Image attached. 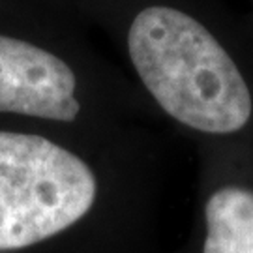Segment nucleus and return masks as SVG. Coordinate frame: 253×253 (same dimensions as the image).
Wrapping results in <instances>:
<instances>
[{
    "mask_svg": "<svg viewBox=\"0 0 253 253\" xmlns=\"http://www.w3.org/2000/svg\"><path fill=\"white\" fill-rule=\"evenodd\" d=\"M203 253H253V190L223 186L205 207Z\"/></svg>",
    "mask_w": 253,
    "mask_h": 253,
    "instance_id": "nucleus-4",
    "label": "nucleus"
},
{
    "mask_svg": "<svg viewBox=\"0 0 253 253\" xmlns=\"http://www.w3.org/2000/svg\"><path fill=\"white\" fill-rule=\"evenodd\" d=\"M79 75L62 54L0 34V113L73 122L83 111Z\"/></svg>",
    "mask_w": 253,
    "mask_h": 253,
    "instance_id": "nucleus-3",
    "label": "nucleus"
},
{
    "mask_svg": "<svg viewBox=\"0 0 253 253\" xmlns=\"http://www.w3.org/2000/svg\"><path fill=\"white\" fill-rule=\"evenodd\" d=\"M117 36L139 81L182 126L233 135L253 115V96L233 51V30L197 0H122Z\"/></svg>",
    "mask_w": 253,
    "mask_h": 253,
    "instance_id": "nucleus-1",
    "label": "nucleus"
},
{
    "mask_svg": "<svg viewBox=\"0 0 253 253\" xmlns=\"http://www.w3.org/2000/svg\"><path fill=\"white\" fill-rule=\"evenodd\" d=\"M98 182L66 146L34 133L0 131V252L62 233L92 208Z\"/></svg>",
    "mask_w": 253,
    "mask_h": 253,
    "instance_id": "nucleus-2",
    "label": "nucleus"
}]
</instances>
